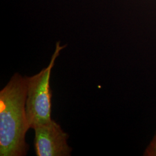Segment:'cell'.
<instances>
[{
    "mask_svg": "<svg viewBox=\"0 0 156 156\" xmlns=\"http://www.w3.org/2000/svg\"><path fill=\"white\" fill-rule=\"evenodd\" d=\"M27 80L16 73L0 91V156H23L30 128L26 111Z\"/></svg>",
    "mask_w": 156,
    "mask_h": 156,
    "instance_id": "6da1fadb",
    "label": "cell"
},
{
    "mask_svg": "<svg viewBox=\"0 0 156 156\" xmlns=\"http://www.w3.org/2000/svg\"><path fill=\"white\" fill-rule=\"evenodd\" d=\"M66 46H61L60 42H57L49 65L37 74L30 77L26 76L27 86L26 111L30 128L34 129L52 120L50 75L57 57Z\"/></svg>",
    "mask_w": 156,
    "mask_h": 156,
    "instance_id": "7a4b0ae2",
    "label": "cell"
},
{
    "mask_svg": "<svg viewBox=\"0 0 156 156\" xmlns=\"http://www.w3.org/2000/svg\"><path fill=\"white\" fill-rule=\"evenodd\" d=\"M34 147L37 156H69L72 148L67 143L68 135L53 120L34 128Z\"/></svg>",
    "mask_w": 156,
    "mask_h": 156,
    "instance_id": "3957f363",
    "label": "cell"
},
{
    "mask_svg": "<svg viewBox=\"0 0 156 156\" xmlns=\"http://www.w3.org/2000/svg\"><path fill=\"white\" fill-rule=\"evenodd\" d=\"M144 156H156V135L145 151Z\"/></svg>",
    "mask_w": 156,
    "mask_h": 156,
    "instance_id": "277c9868",
    "label": "cell"
}]
</instances>
